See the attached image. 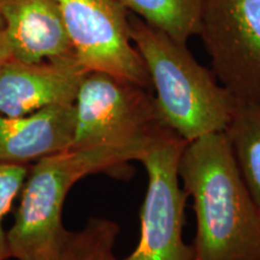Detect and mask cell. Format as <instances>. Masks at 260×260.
<instances>
[{
	"label": "cell",
	"instance_id": "7c38bea8",
	"mask_svg": "<svg viewBox=\"0 0 260 260\" xmlns=\"http://www.w3.org/2000/svg\"><path fill=\"white\" fill-rule=\"evenodd\" d=\"M130 12L187 44L199 31L200 0H122Z\"/></svg>",
	"mask_w": 260,
	"mask_h": 260
},
{
	"label": "cell",
	"instance_id": "9c48e42d",
	"mask_svg": "<svg viewBox=\"0 0 260 260\" xmlns=\"http://www.w3.org/2000/svg\"><path fill=\"white\" fill-rule=\"evenodd\" d=\"M14 59L27 63L75 57L56 0H0Z\"/></svg>",
	"mask_w": 260,
	"mask_h": 260
},
{
	"label": "cell",
	"instance_id": "8992f818",
	"mask_svg": "<svg viewBox=\"0 0 260 260\" xmlns=\"http://www.w3.org/2000/svg\"><path fill=\"white\" fill-rule=\"evenodd\" d=\"M212 73L237 103L260 105V0H200Z\"/></svg>",
	"mask_w": 260,
	"mask_h": 260
},
{
	"label": "cell",
	"instance_id": "ba28073f",
	"mask_svg": "<svg viewBox=\"0 0 260 260\" xmlns=\"http://www.w3.org/2000/svg\"><path fill=\"white\" fill-rule=\"evenodd\" d=\"M86 73L75 57L38 63L11 58L0 68V115L19 117L74 103Z\"/></svg>",
	"mask_w": 260,
	"mask_h": 260
},
{
	"label": "cell",
	"instance_id": "6da1fadb",
	"mask_svg": "<svg viewBox=\"0 0 260 260\" xmlns=\"http://www.w3.org/2000/svg\"><path fill=\"white\" fill-rule=\"evenodd\" d=\"M178 175L197 217L193 260H260V210L225 133L187 142Z\"/></svg>",
	"mask_w": 260,
	"mask_h": 260
},
{
	"label": "cell",
	"instance_id": "8fae6325",
	"mask_svg": "<svg viewBox=\"0 0 260 260\" xmlns=\"http://www.w3.org/2000/svg\"><path fill=\"white\" fill-rule=\"evenodd\" d=\"M224 133L243 181L260 210V105L237 103Z\"/></svg>",
	"mask_w": 260,
	"mask_h": 260
},
{
	"label": "cell",
	"instance_id": "5bb4252c",
	"mask_svg": "<svg viewBox=\"0 0 260 260\" xmlns=\"http://www.w3.org/2000/svg\"><path fill=\"white\" fill-rule=\"evenodd\" d=\"M28 171L29 168L24 164L0 162V260L10 258L8 237L3 222L23 187Z\"/></svg>",
	"mask_w": 260,
	"mask_h": 260
},
{
	"label": "cell",
	"instance_id": "3957f363",
	"mask_svg": "<svg viewBox=\"0 0 260 260\" xmlns=\"http://www.w3.org/2000/svg\"><path fill=\"white\" fill-rule=\"evenodd\" d=\"M146 145L69 148L35 162L21 189L14 225L6 232L10 258L59 259L70 233L61 216L71 187L88 175L110 172L139 160Z\"/></svg>",
	"mask_w": 260,
	"mask_h": 260
},
{
	"label": "cell",
	"instance_id": "7a4b0ae2",
	"mask_svg": "<svg viewBox=\"0 0 260 260\" xmlns=\"http://www.w3.org/2000/svg\"><path fill=\"white\" fill-rule=\"evenodd\" d=\"M129 34L155 90L160 123L186 140L223 133L237 102L188 50L187 44L129 14Z\"/></svg>",
	"mask_w": 260,
	"mask_h": 260
},
{
	"label": "cell",
	"instance_id": "4fadbf2b",
	"mask_svg": "<svg viewBox=\"0 0 260 260\" xmlns=\"http://www.w3.org/2000/svg\"><path fill=\"white\" fill-rule=\"evenodd\" d=\"M119 225L111 219L90 218L80 232H70L58 260H115Z\"/></svg>",
	"mask_w": 260,
	"mask_h": 260
},
{
	"label": "cell",
	"instance_id": "52a82bcc",
	"mask_svg": "<svg viewBox=\"0 0 260 260\" xmlns=\"http://www.w3.org/2000/svg\"><path fill=\"white\" fill-rule=\"evenodd\" d=\"M75 58L87 71H102L151 89L147 69L129 34L122 0H56Z\"/></svg>",
	"mask_w": 260,
	"mask_h": 260
},
{
	"label": "cell",
	"instance_id": "277c9868",
	"mask_svg": "<svg viewBox=\"0 0 260 260\" xmlns=\"http://www.w3.org/2000/svg\"><path fill=\"white\" fill-rule=\"evenodd\" d=\"M71 148L144 146L161 128L151 90L102 71H87L75 98Z\"/></svg>",
	"mask_w": 260,
	"mask_h": 260
},
{
	"label": "cell",
	"instance_id": "5b68a950",
	"mask_svg": "<svg viewBox=\"0 0 260 260\" xmlns=\"http://www.w3.org/2000/svg\"><path fill=\"white\" fill-rule=\"evenodd\" d=\"M186 145L168 128L146 145L139 158L148 176L140 210V240L134 251L119 260H193V248L182 235L187 194L180 184L178 164Z\"/></svg>",
	"mask_w": 260,
	"mask_h": 260
},
{
	"label": "cell",
	"instance_id": "9a60e30c",
	"mask_svg": "<svg viewBox=\"0 0 260 260\" xmlns=\"http://www.w3.org/2000/svg\"><path fill=\"white\" fill-rule=\"evenodd\" d=\"M11 48H10V42L8 37V30L2 15H0V68L4 65L9 59H11Z\"/></svg>",
	"mask_w": 260,
	"mask_h": 260
},
{
	"label": "cell",
	"instance_id": "30bf717a",
	"mask_svg": "<svg viewBox=\"0 0 260 260\" xmlns=\"http://www.w3.org/2000/svg\"><path fill=\"white\" fill-rule=\"evenodd\" d=\"M75 105L56 104L29 115H0V162L24 164L71 148Z\"/></svg>",
	"mask_w": 260,
	"mask_h": 260
}]
</instances>
